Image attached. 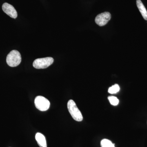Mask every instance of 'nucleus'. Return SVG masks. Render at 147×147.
<instances>
[{"mask_svg": "<svg viewBox=\"0 0 147 147\" xmlns=\"http://www.w3.org/2000/svg\"><path fill=\"white\" fill-rule=\"evenodd\" d=\"M108 99L110 101V104L113 105H117L119 103V100L117 97L114 96H109Z\"/></svg>", "mask_w": 147, "mask_h": 147, "instance_id": "11", "label": "nucleus"}, {"mask_svg": "<svg viewBox=\"0 0 147 147\" xmlns=\"http://www.w3.org/2000/svg\"><path fill=\"white\" fill-rule=\"evenodd\" d=\"M2 9L5 13L13 18L17 17V11L13 6L8 3H4L2 5Z\"/></svg>", "mask_w": 147, "mask_h": 147, "instance_id": "6", "label": "nucleus"}, {"mask_svg": "<svg viewBox=\"0 0 147 147\" xmlns=\"http://www.w3.org/2000/svg\"><path fill=\"white\" fill-rule=\"evenodd\" d=\"M101 147H115V144L107 139H102L100 142Z\"/></svg>", "mask_w": 147, "mask_h": 147, "instance_id": "9", "label": "nucleus"}, {"mask_svg": "<svg viewBox=\"0 0 147 147\" xmlns=\"http://www.w3.org/2000/svg\"><path fill=\"white\" fill-rule=\"evenodd\" d=\"M21 57L18 51L13 50L11 51L6 58L7 63L11 67L17 66L21 63Z\"/></svg>", "mask_w": 147, "mask_h": 147, "instance_id": "2", "label": "nucleus"}, {"mask_svg": "<svg viewBox=\"0 0 147 147\" xmlns=\"http://www.w3.org/2000/svg\"><path fill=\"white\" fill-rule=\"evenodd\" d=\"M119 86L118 84H116L109 88L108 92L109 93L113 94L117 93L119 91Z\"/></svg>", "mask_w": 147, "mask_h": 147, "instance_id": "10", "label": "nucleus"}, {"mask_svg": "<svg viewBox=\"0 0 147 147\" xmlns=\"http://www.w3.org/2000/svg\"><path fill=\"white\" fill-rule=\"evenodd\" d=\"M111 18L110 12H104L98 14L96 17L95 21L99 26H103L107 24Z\"/></svg>", "mask_w": 147, "mask_h": 147, "instance_id": "5", "label": "nucleus"}, {"mask_svg": "<svg viewBox=\"0 0 147 147\" xmlns=\"http://www.w3.org/2000/svg\"><path fill=\"white\" fill-rule=\"evenodd\" d=\"M35 139L40 147H47L45 137L41 133L38 132L35 135Z\"/></svg>", "mask_w": 147, "mask_h": 147, "instance_id": "7", "label": "nucleus"}, {"mask_svg": "<svg viewBox=\"0 0 147 147\" xmlns=\"http://www.w3.org/2000/svg\"><path fill=\"white\" fill-rule=\"evenodd\" d=\"M67 106L69 112L74 120L77 121H82L83 120V117L82 113L73 100L71 99L69 100Z\"/></svg>", "mask_w": 147, "mask_h": 147, "instance_id": "1", "label": "nucleus"}, {"mask_svg": "<svg viewBox=\"0 0 147 147\" xmlns=\"http://www.w3.org/2000/svg\"><path fill=\"white\" fill-rule=\"evenodd\" d=\"M54 61L52 57L39 58L34 61L33 65L34 68L38 69L46 68L53 63Z\"/></svg>", "mask_w": 147, "mask_h": 147, "instance_id": "3", "label": "nucleus"}, {"mask_svg": "<svg viewBox=\"0 0 147 147\" xmlns=\"http://www.w3.org/2000/svg\"><path fill=\"white\" fill-rule=\"evenodd\" d=\"M34 103L37 109L40 111H45L50 108V101L41 96H38L35 98Z\"/></svg>", "mask_w": 147, "mask_h": 147, "instance_id": "4", "label": "nucleus"}, {"mask_svg": "<svg viewBox=\"0 0 147 147\" xmlns=\"http://www.w3.org/2000/svg\"><path fill=\"white\" fill-rule=\"evenodd\" d=\"M137 5L143 18L147 21V11L141 0H137Z\"/></svg>", "mask_w": 147, "mask_h": 147, "instance_id": "8", "label": "nucleus"}]
</instances>
